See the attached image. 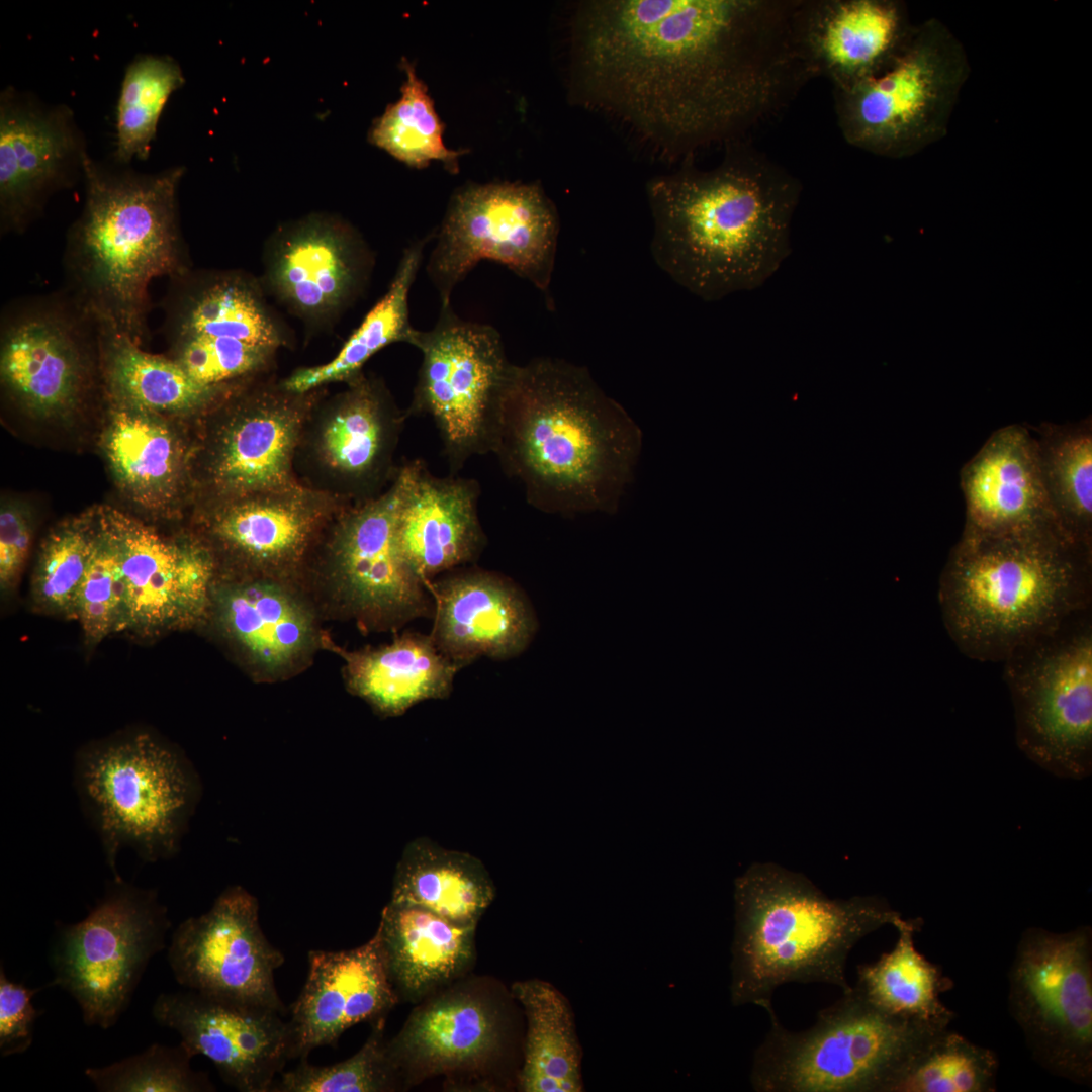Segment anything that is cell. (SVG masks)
Returning a JSON list of instances; mask_svg holds the SVG:
<instances>
[{
  "label": "cell",
  "mask_w": 1092,
  "mask_h": 1092,
  "mask_svg": "<svg viewBox=\"0 0 1092 1092\" xmlns=\"http://www.w3.org/2000/svg\"><path fill=\"white\" fill-rule=\"evenodd\" d=\"M396 477L397 544L424 582L477 560L486 545L478 482L436 476L421 459L398 467Z\"/></svg>",
  "instance_id": "484cf974"
},
{
  "label": "cell",
  "mask_w": 1092,
  "mask_h": 1092,
  "mask_svg": "<svg viewBox=\"0 0 1092 1092\" xmlns=\"http://www.w3.org/2000/svg\"><path fill=\"white\" fill-rule=\"evenodd\" d=\"M32 517L16 502H3L0 510V590L12 595L21 579L30 551Z\"/></svg>",
  "instance_id": "f907efd6"
},
{
  "label": "cell",
  "mask_w": 1092,
  "mask_h": 1092,
  "mask_svg": "<svg viewBox=\"0 0 1092 1092\" xmlns=\"http://www.w3.org/2000/svg\"><path fill=\"white\" fill-rule=\"evenodd\" d=\"M79 141L67 108L43 110L5 93L0 106L2 232H22L44 199L69 182Z\"/></svg>",
  "instance_id": "f546056e"
},
{
  "label": "cell",
  "mask_w": 1092,
  "mask_h": 1092,
  "mask_svg": "<svg viewBox=\"0 0 1092 1092\" xmlns=\"http://www.w3.org/2000/svg\"><path fill=\"white\" fill-rule=\"evenodd\" d=\"M511 993L527 1027L518 1087L523 1092H581L583 1052L568 999L541 979L515 982Z\"/></svg>",
  "instance_id": "74e56055"
},
{
  "label": "cell",
  "mask_w": 1092,
  "mask_h": 1092,
  "mask_svg": "<svg viewBox=\"0 0 1092 1092\" xmlns=\"http://www.w3.org/2000/svg\"><path fill=\"white\" fill-rule=\"evenodd\" d=\"M769 1019L750 1074L758 1092H888L926 1040L948 1027L889 1015L853 986L807 1030Z\"/></svg>",
  "instance_id": "ba28073f"
},
{
  "label": "cell",
  "mask_w": 1092,
  "mask_h": 1092,
  "mask_svg": "<svg viewBox=\"0 0 1092 1092\" xmlns=\"http://www.w3.org/2000/svg\"><path fill=\"white\" fill-rule=\"evenodd\" d=\"M412 346L422 362L405 413L431 418L456 473L472 457L492 453L514 364L494 327L461 318L451 303L441 304L432 329L417 330Z\"/></svg>",
  "instance_id": "7c38bea8"
},
{
  "label": "cell",
  "mask_w": 1092,
  "mask_h": 1092,
  "mask_svg": "<svg viewBox=\"0 0 1092 1092\" xmlns=\"http://www.w3.org/2000/svg\"><path fill=\"white\" fill-rule=\"evenodd\" d=\"M194 1056L180 1042L152 1044L116 1063L88 1068L85 1075L101 1092H209L208 1076L191 1068Z\"/></svg>",
  "instance_id": "7dc6e473"
},
{
  "label": "cell",
  "mask_w": 1092,
  "mask_h": 1092,
  "mask_svg": "<svg viewBox=\"0 0 1092 1092\" xmlns=\"http://www.w3.org/2000/svg\"><path fill=\"white\" fill-rule=\"evenodd\" d=\"M183 82L179 65L170 57L146 55L130 63L116 108L118 162L144 160L149 156L164 106Z\"/></svg>",
  "instance_id": "f6af8a7d"
},
{
  "label": "cell",
  "mask_w": 1092,
  "mask_h": 1092,
  "mask_svg": "<svg viewBox=\"0 0 1092 1092\" xmlns=\"http://www.w3.org/2000/svg\"><path fill=\"white\" fill-rule=\"evenodd\" d=\"M1042 481L1062 529L1092 548V421L1030 429Z\"/></svg>",
  "instance_id": "60d3db41"
},
{
  "label": "cell",
  "mask_w": 1092,
  "mask_h": 1092,
  "mask_svg": "<svg viewBox=\"0 0 1092 1092\" xmlns=\"http://www.w3.org/2000/svg\"><path fill=\"white\" fill-rule=\"evenodd\" d=\"M1009 1011L1048 1072L1092 1082V930L1029 927L1008 973Z\"/></svg>",
  "instance_id": "5bb4252c"
},
{
  "label": "cell",
  "mask_w": 1092,
  "mask_h": 1092,
  "mask_svg": "<svg viewBox=\"0 0 1092 1092\" xmlns=\"http://www.w3.org/2000/svg\"><path fill=\"white\" fill-rule=\"evenodd\" d=\"M1092 548L1060 527L963 531L942 569L938 602L958 648L1004 661L1090 608Z\"/></svg>",
  "instance_id": "277c9868"
},
{
  "label": "cell",
  "mask_w": 1092,
  "mask_h": 1092,
  "mask_svg": "<svg viewBox=\"0 0 1092 1092\" xmlns=\"http://www.w3.org/2000/svg\"><path fill=\"white\" fill-rule=\"evenodd\" d=\"M971 72L968 53L937 18L914 26L894 63L846 90H833L838 127L850 145L904 159L942 140Z\"/></svg>",
  "instance_id": "9c48e42d"
},
{
  "label": "cell",
  "mask_w": 1092,
  "mask_h": 1092,
  "mask_svg": "<svg viewBox=\"0 0 1092 1092\" xmlns=\"http://www.w3.org/2000/svg\"><path fill=\"white\" fill-rule=\"evenodd\" d=\"M641 446L637 424L586 368L556 358L514 364L492 453L535 508L616 511Z\"/></svg>",
  "instance_id": "3957f363"
},
{
  "label": "cell",
  "mask_w": 1092,
  "mask_h": 1092,
  "mask_svg": "<svg viewBox=\"0 0 1092 1092\" xmlns=\"http://www.w3.org/2000/svg\"><path fill=\"white\" fill-rule=\"evenodd\" d=\"M800 1L583 2L576 91L669 154L745 140L816 77L798 37Z\"/></svg>",
  "instance_id": "6da1fadb"
},
{
  "label": "cell",
  "mask_w": 1092,
  "mask_h": 1092,
  "mask_svg": "<svg viewBox=\"0 0 1092 1092\" xmlns=\"http://www.w3.org/2000/svg\"><path fill=\"white\" fill-rule=\"evenodd\" d=\"M425 584L434 603L429 635L461 667L479 657L518 656L535 637L538 621L529 599L500 574L457 568Z\"/></svg>",
  "instance_id": "d4e9b609"
},
{
  "label": "cell",
  "mask_w": 1092,
  "mask_h": 1092,
  "mask_svg": "<svg viewBox=\"0 0 1092 1092\" xmlns=\"http://www.w3.org/2000/svg\"><path fill=\"white\" fill-rule=\"evenodd\" d=\"M998 1068L992 1050L946 1027L916 1052L888 1092H994Z\"/></svg>",
  "instance_id": "7bdbcfd3"
},
{
  "label": "cell",
  "mask_w": 1092,
  "mask_h": 1092,
  "mask_svg": "<svg viewBox=\"0 0 1092 1092\" xmlns=\"http://www.w3.org/2000/svg\"><path fill=\"white\" fill-rule=\"evenodd\" d=\"M504 1011L468 986H449L425 999L387 1042L403 1084L458 1072L477 1071L506 1042Z\"/></svg>",
  "instance_id": "4316f807"
},
{
  "label": "cell",
  "mask_w": 1092,
  "mask_h": 1092,
  "mask_svg": "<svg viewBox=\"0 0 1092 1092\" xmlns=\"http://www.w3.org/2000/svg\"><path fill=\"white\" fill-rule=\"evenodd\" d=\"M730 1000L775 1014L772 996L786 983H825L844 992L846 961L864 936L903 918L882 898H827L805 876L755 863L734 885Z\"/></svg>",
  "instance_id": "8992f818"
},
{
  "label": "cell",
  "mask_w": 1092,
  "mask_h": 1092,
  "mask_svg": "<svg viewBox=\"0 0 1092 1092\" xmlns=\"http://www.w3.org/2000/svg\"><path fill=\"white\" fill-rule=\"evenodd\" d=\"M711 170L686 167L647 184L651 252L674 282L704 300L753 290L791 253L802 185L746 140Z\"/></svg>",
  "instance_id": "7a4b0ae2"
},
{
  "label": "cell",
  "mask_w": 1092,
  "mask_h": 1092,
  "mask_svg": "<svg viewBox=\"0 0 1092 1092\" xmlns=\"http://www.w3.org/2000/svg\"><path fill=\"white\" fill-rule=\"evenodd\" d=\"M101 371L95 317L66 290L9 304L1 316L2 387L36 418H65Z\"/></svg>",
  "instance_id": "e0dca14e"
},
{
  "label": "cell",
  "mask_w": 1092,
  "mask_h": 1092,
  "mask_svg": "<svg viewBox=\"0 0 1092 1092\" xmlns=\"http://www.w3.org/2000/svg\"><path fill=\"white\" fill-rule=\"evenodd\" d=\"M347 505L300 482L209 503L196 534L211 550L220 573L304 584L326 530Z\"/></svg>",
  "instance_id": "ac0fdd59"
},
{
  "label": "cell",
  "mask_w": 1092,
  "mask_h": 1092,
  "mask_svg": "<svg viewBox=\"0 0 1092 1092\" xmlns=\"http://www.w3.org/2000/svg\"><path fill=\"white\" fill-rule=\"evenodd\" d=\"M431 237L418 240L403 250L387 291L368 311L337 355L329 362L295 370L282 381L293 392H308L334 382L352 380L363 372L366 362L394 343L412 345L417 329L410 320L408 297Z\"/></svg>",
  "instance_id": "ab89813d"
},
{
  "label": "cell",
  "mask_w": 1092,
  "mask_h": 1092,
  "mask_svg": "<svg viewBox=\"0 0 1092 1092\" xmlns=\"http://www.w3.org/2000/svg\"><path fill=\"white\" fill-rule=\"evenodd\" d=\"M96 539L77 603V618L86 646L94 648L106 637L120 633L123 613V577L115 536L102 510L97 512Z\"/></svg>",
  "instance_id": "c3c4849f"
},
{
  "label": "cell",
  "mask_w": 1092,
  "mask_h": 1092,
  "mask_svg": "<svg viewBox=\"0 0 1092 1092\" xmlns=\"http://www.w3.org/2000/svg\"><path fill=\"white\" fill-rule=\"evenodd\" d=\"M1004 679L1015 740L1048 772L1083 780L1092 772V620L1090 608L1012 653Z\"/></svg>",
  "instance_id": "8fae6325"
},
{
  "label": "cell",
  "mask_w": 1092,
  "mask_h": 1092,
  "mask_svg": "<svg viewBox=\"0 0 1092 1092\" xmlns=\"http://www.w3.org/2000/svg\"><path fill=\"white\" fill-rule=\"evenodd\" d=\"M86 197L68 233L65 289L96 320L139 345L148 336L149 287L189 265L177 219L181 168L109 173L85 156Z\"/></svg>",
  "instance_id": "5b68a950"
},
{
  "label": "cell",
  "mask_w": 1092,
  "mask_h": 1092,
  "mask_svg": "<svg viewBox=\"0 0 1092 1092\" xmlns=\"http://www.w3.org/2000/svg\"><path fill=\"white\" fill-rule=\"evenodd\" d=\"M495 896L493 881L475 856L421 837L396 866L390 901L429 910L461 925H477Z\"/></svg>",
  "instance_id": "d590c367"
},
{
  "label": "cell",
  "mask_w": 1092,
  "mask_h": 1092,
  "mask_svg": "<svg viewBox=\"0 0 1092 1092\" xmlns=\"http://www.w3.org/2000/svg\"><path fill=\"white\" fill-rule=\"evenodd\" d=\"M97 525V512L85 514L58 524L43 539L30 583L35 612L76 620L79 590Z\"/></svg>",
  "instance_id": "ee69618b"
},
{
  "label": "cell",
  "mask_w": 1092,
  "mask_h": 1092,
  "mask_svg": "<svg viewBox=\"0 0 1092 1092\" xmlns=\"http://www.w3.org/2000/svg\"><path fill=\"white\" fill-rule=\"evenodd\" d=\"M167 950L186 989L287 1012L274 978L285 958L262 931L258 900L242 886L228 887L207 912L181 922Z\"/></svg>",
  "instance_id": "44dd1931"
},
{
  "label": "cell",
  "mask_w": 1092,
  "mask_h": 1092,
  "mask_svg": "<svg viewBox=\"0 0 1092 1092\" xmlns=\"http://www.w3.org/2000/svg\"><path fill=\"white\" fill-rule=\"evenodd\" d=\"M922 924L920 918H902L895 925V946L876 962L858 965L853 988L889 1015L949 1026L956 1014L940 996L953 987V981L916 949L914 935Z\"/></svg>",
  "instance_id": "f35d334b"
},
{
  "label": "cell",
  "mask_w": 1092,
  "mask_h": 1092,
  "mask_svg": "<svg viewBox=\"0 0 1092 1092\" xmlns=\"http://www.w3.org/2000/svg\"><path fill=\"white\" fill-rule=\"evenodd\" d=\"M257 377L240 381L208 408L213 421L193 450L208 504L300 483L297 450L321 388L293 392L282 381Z\"/></svg>",
  "instance_id": "2e32d148"
},
{
  "label": "cell",
  "mask_w": 1092,
  "mask_h": 1092,
  "mask_svg": "<svg viewBox=\"0 0 1092 1092\" xmlns=\"http://www.w3.org/2000/svg\"><path fill=\"white\" fill-rule=\"evenodd\" d=\"M476 926L389 901L376 934L398 1001H424L466 975L475 961Z\"/></svg>",
  "instance_id": "1f68e13d"
},
{
  "label": "cell",
  "mask_w": 1092,
  "mask_h": 1092,
  "mask_svg": "<svg viewBox=\"0 0 1092 1092\" xmlns=\"http://www.w3.org/2000/svg\"><path fill=\"white\" fill-rule=\"evenodd\" d=\"M324 618L302 583L217 571L204 627L251 679L273 684L304 671L325 649Z\"/></svg>",
  "instance_id": "d6986e66"
},
{
  "label": "cell",
  "mask_w": 1092,
  "mask_h": 1092,
  "mask_svg": "<svg viewBox=\"0 0 1092 1092\" xmlns=\"http://www.w3.org/2000/svg\"><path fill=\"white\" fill-rule=\"evenodd\" d=\"M398 498L395 474L383 492L347 505L329 525L304 579L324 617L352 621L368 633L433 617V599L397 544Z\"/></svg>",
  "instance_id": "30bf717a"
},
{
  "label": "cell",
  "mask_w": 1092,
  "mask_h": 1092,
  "mask_svg": "<svg viewBox=\"0 0 1092 1092\" xmlns=\"http://www.w3.org/2000/svg\"><path fill=\"white\" fill-rule=\"evenodd\" d=\"M559 220L539 184H471L452 197L436 236L427 274L441 304L482 260L505 265L528 280L552 305Z\"/></svg>",
  "instance_id": "4fadbf2b"
},
{
  "label": "cell",
  "mask_w": 1092,
  "mask_h": 1092,
  "mask_svg": "<svg viewBox=\"0 0 1092 1092\" xmlns=\"http://www.w3.org/2000/svg\"><path fill=\"white\" fill-rule=\"evenodd\" d=\"M309 415L299 447L329 480V492L357 504L376 497L393 480L395 449L407 417L385 384L363 372Z\"/></svg>",
  "instance_id": "7402d4cb"
},
{
  "label": "cell",
  "mask_w": 1092,
  "mask_h": 1092,
  "mask_svg": "<svg viewBox=\"0 0 1092 1092\" xmlns=\"http://www.w3.org/2000/svg\"><path fill=\"white\" fill-rule=\"evenodd\" d=\"M40 989H29L10 981L0 969V1054L2 1057L24 1053L32 1042L37 1010L32 997Z\"/></svg>",
  "instance_id": "816d5d0a"
},
{
  "label": "cell",
  "mask_w": 1092,
  "mask_h": 1092,
  "mask_svg": "<svg viewBox=\"0 0 1092 1092\" xmlns=\"http://www.w3.org/2000/svg\"><path fill=\"white\" fill-rule=\"evenodd\" d=\"M325 649L343 660L346 689L382 717L404 714L416 704L447 698L462 668L430 635L405 632L378 647L346 650L328 636Z\"/></svg>",
  "instance_id": "836d02e7"
},
{
  "label": "cell",
  "mask_w": 1092,
  "mask_h": 1092,
  "mask_svg": "<svg viewBox=\"0 0 1092 1092\" xmlns=\"http://www.w3.org/2000/svg\"><path fill=\"white\" fill-rule=\"evenodd\" d=\"M102 513L120 553V632L152 637L203 628L218 570L207 544L196 533L167 537L113 509Z\"/></svg>",
  "instance_id": "ffe728a7"
},
{
  "label": "cell",
  "mask_w": 1092,
  "mask_h": 1092,
  "mask_svg": "<svg viewBox=\"0 0 1092 1092\" xmlns=\"http://www.w3.org/2000/svg\"><path fill=\"white\" fill-rule=\"evenodd\" d=\"M915 24L898 0H801L797 29L816 77L846 90L888 69Z\"/></svg>",
  "instance_id": "83f0119b"
},
{
  "label": "cell",
  "mask_w": 1092,
  "mask_h": 1092,
  "mask_svg": "<svg viewBox=\"0 0 1092 1092\" xmlns=\"http://www.w3.org/2000/svg\"><path fill=\"white\" fill-rule=\"evenodd\" d=\"M96 322L103 387L115 405L159 416L201 415L241 381L202 385L171 357L146 352L108 323Z\"/></svg>",
  "instance_id": "e575fe53"
},
{
  "label": "cell",
  "mask_w": 1092,
  "mask_h": 1092,
  "mask_svg": "<svg viewBox=\"0 0 1092 1092\" xmlns=\"http://www.w3.org/2000/svg\"><path fill=\"white\" fill-rule=\"evenodd\" d=\"M170 920L156 891L114 880L52 948L53 985L78 1003L87 1025L107 1029L127 1007L151 959L166 946Z\"/></svg>",
  "instance_id": "9a60e30c"
},
{
  "label": "cell",
  "mask_w": 1092,
  "mask_h": 1092,
  "mask_svg": "<svg viewBox=\"0 0 1092 1092\" xmlns=\"http://www.w3.org/2000/svg\"><path fill=\"white\" fill-rule=\"evenodd\" d=\"M385 1017L374 1021L362 1048L350 1058L329 1066H314L307 1059L282 1072L271 1092H386L403 1085L389 1057L384 1038Z\"/></svg>",
  "instance_id": "bcb514c9"
},
{
  "label": "cell",
  "mask_w": 1092,
  "mask_h": 1092,
  "mask_svg": "<svg viewBox=\"0 0 1092 1092\" xmlns=\"http://www.w3.org/2000/svg\"><path fill=\"white\" fill-rule=\"evenodd\" d=\"M405 80L400 97L389 104L374 121L369 140L410 167L422 168L439 161L450 172H457L464 151L448 148L441 122L427 85L417 75L414 65L401 61Z\"/></svg>",
  "instance_id": "b9f144b4"
},
{
  "label": "cell",
  "mask_w": 1092,
  "mask_h": 1092,
  "mask_svg": "<svg viewBox=\"0 0 1092 1092\" xmlns=\"http://www.w3.org/2000/svg\"><path fill=\"white\" fill-rule=\"evenodd\" d=\"M397 1002L376 932L352 949L310 950L305 983L289 1008L293 1059L336 1045L348 1028L385 1017Z\"/></svg>",
  "instance_id": "f1b7e54d"
},
{
  "label": "cell",
  "mask_w": 1092,
  "mask_h": 1092,
  "mask_svg": "<svg viewBox=\"0 0 1092 1092\" xmlns=\"http://www.w3.org/2000/svg\"><path fill=\"white\" fill-rule=\"evenodd\" d=\"M160 417L115 405L105 436V452L118 483L149 509L172 504L189 477L190 451Z\"/></svg>",
  "instance_id": "8d00e7d4"
},
{
  "label": "cell",
  "mask_w": 1092,
  "mask_h": 1092,
  "mask_svg": "<svg viewBox=\"0 0 1092 1092\" xmlns=\"http://www.w3.org/2000/svg\"><path fill=\"white\" fill-rule=\"evenodd\" d=\"M153 1016L176 1031L193 1056L209 1059L221 1079L241 1092H271L293 1059L288 1021L274 1009L186 989L161 994Z\"/></svg>",
  "instance_id": "cb8c5ba5"
},
{
  "label": "cell",
  "mask_w": 1092,
  "mask_h": 1092,
  "mask_svg": "<svg viewBox=\"0 0 1092 1092\" xmlns=\"http://www.w3.org/2000/svg\"><path fill=\"white\" fill-rule=\"evenodd\" d=\"M168 340L203 336L241 340L278 349L285 329L255 280L236 271H192L170 278L163 299Z\"/></svg>",
  "instance_id": "d6a6232c"
},
{
  "label": "cell",
  "mask_w": 1092,
  "mask_h": 1092,
  "mask_svg": "<svg viewBox=\"0 0 1092 1092\" xmlns=\"http://www.w3.org/2000/svg\"><path fill=\"white\" fill-rule=\"evenodd\" d=\"M264 263L265 283L274 296L305 324L322 327L360 296L373 256L350 224L311 214L272 236Z\"/></svg>",
  "instance_id": "603a6c76"
},
{
  "label": "cell",
  "mask_w": 1092,
  "mask_h": 1092,
  "mask_svg": "<svg viewBox=\"0 0 1092 1092\" xmlns=\"http://www.w3.org/2000/svg\"><path fill=\"white\" fill-rule=\"evenodd\" d=\"M74 780L115 880L124 846L148 861L172 856L200 797L191 762L149 731L85 747L76 756Z\"/></svg>",
  "instance_id": "52a82bcc"
},
{
  "label": "cell",
  "mask_w": 1092,
  "mask_h": 1092,
  "mask_svg": "<svg viewBox=\"0 0 1092 1092\" xmlns=\"http://www.w3.org/2000/svg\"><path fill=\"white\" fill-rule=\"evenodd\" d=\"M966 504L963 531L997 534L1062 527L1041 477L1031 430L1012 424L996 430L961 471Z\"/></svg>",
  "instance_id": "4dcf8cb0"
},
{
  "label": "cell",
  "mask_w": 1092,
  "mask_h": 1092,
  "mask_svg": "<svg viewBox=\"0 0 1092 1092\" xmlns=\"http://www.w3.org/2000/svg\"><path fill=\"white\" fill-rule=\"evenodd\" d=\"M171 358L196 382L223 385L259 376L272 364L276 349L241 340L203 336L168 340Z\"/></svg>",
  "instance_id": "681fc988"
}]
</instances>
